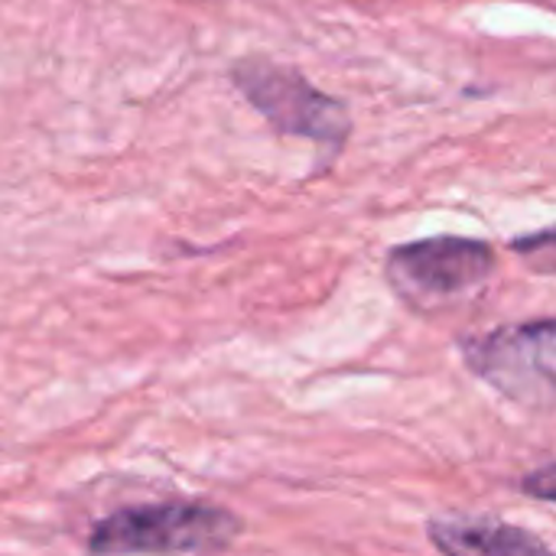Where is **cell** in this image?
<instances>
[{
	"instance_id": "obj_1",
	"label": "cell",
	"mask_w": 556,
	"mask_h": 556,
	"mask_svg": "<svg viewBox=\"0 0 556 556\" xmlns=\"http://www.w3.org/2000/svg\"><path fill=\"white\" fill-rule=\"evenodd\" d=\"M241 521L208 502L124 508L88 538L91 554H208L238 541Z\"/></svg>"
},
{
	"instance_id": "obj_2",
	"label": "cell",
	"mask_w": 556,
	"mask_h": 556,
	"mask_svg": "<svg viewBox=\"0 0 556 556\" xmlns=\"http://www.w3.org/2000/svg\"><path fill=\"white\" fill-rule=\"evenodd\" d=\"M466 368L502 397L556 410V319L502 326L459 342Z\"/></svg>"
},
{
	"instance_id": "obj_3",
	"label": "cell",
	"mask_w": 556,
	"mask_h": 556,
	"mask_svg": "<svg viewBox=\"0 0 556 556\" xmlns=\"http://www.w3.org/2000/svg\"><path fill=\"white\" fill-rule=\"evenodd\" d=\"M498 267V254L489 241L437 235L410 244H397L388 254V283L414 309H440L463 296L479 293Z\"/></svg>"
},
{
	"instance_id": "obj_4",
	"label": "cell",
	"mask_w": 556,
	"mask_h": 556,
	"mask_svg": "<svg viewBox=\"0 0 556 556\" xmlns=\"http://www.w3.org/2000/svg\"><path fill=\"white\" fill-rule=\"evenodd\" d=\"M238 91L280 130L290 137H306L313 143L339 150L352 134L349 108L306 81L296 68L244 59L231 72Z\"/></svg>"
},
{
	"instance_id": "obj_5",
	"label": "cell",
	"mask_w": 556,
	"mask_h": 556,
	"mask_svg": "<svg viewBox=\"0 0 556 556\" xmlns=\"http://www.w3.org/2000/svg\"><path fill=\"white\" fill-rule=\"evenodd\" d=\"M437 551L453 556L547 554V541L495 518H437L427 528Z\"/></svg>"
},
{
	"instance_id": "obj_6",
	"label": "cell",
	"mask_w": 556,
	"mask_h": 556,
	"mask_svg": "<svg viewBox=\"0 0 556 556\" xmlns=\"http://www.w3.org/2000/svg\"><path fill=\"white\" fill-rule=\"evenodd\" d=\"M511 251H515L534 274H556V225L515 238V241H511Z\"/></svg>"
},
{
	"instance_id": "obj_7",
	"label": "cell",
	"mask_w": 556,
	"mask_h": 556,
	"mask_svg": "<svg viewBox=\"0 0 556 556\" xmlns=\"http://www.w3.org/2000/svg\"><path fill=\"white\" fill-rule=\"evenodd\" d=\"M521 492L531 495V498H541V502L556 505V463H547V466L528 472L521 479Z\"/></svg>"
}]
</instances>
